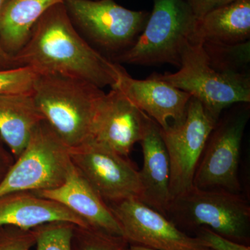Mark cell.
Instances as JSON below:
<instances>
[{
    "mask_svg": "<svg viewBox=\"0 0 250 250\" xmlns=\"http://www.w3.org/2000/svg\"><path fill=\"white\" fill-rule=\"evenodd\" d=\"M16 67L36 74H57L86 81L103 89L116 82V62L94 48L81 35L64 3L49 8L14 56Z\"/></svg>",
    "mask_w": 250,
    "mask_h": 250,
    "instance_id": "obj_1",
    "label": "cell"
},
{
    "mask_svg": "<svg viewBox=\"0 0 250 250\" xmlns=\"http://www.w3.org/2000/svg\"><path fill=\"white\" fill-rule=\"evenodd\" d=\"M104 94L86 81L57 74H36L32 90L44 120L70 148L90 139Z\"/></svg>",
    "mask_w": 250,
    "mask_h": 250,
    "instance_id": "obj_2",
    "label": "cell"
},
{
    "mask_svg": "<svg viewBox=\"0 0 250 250\" xmlns=\"http://www.w3.org/2000/svg\"><path fill=\"white\" fill-rule=\"evenodd\" d=\"M156 78L190 94L216 121L225 108L250 102V76L223 72L210 64L202 44L188 42L178 71Z\"/></svg>",
    "mask_w": 250,
    "mask_h": 250,
    "instance_id": "obj_3",
    "label": "cell"
},
{
    "mask_svg": "<svg viewBox=\"0 0 250 250\" xmlns=\"http://www.w3.org/2000/svg\"><path fill=\"white\" fill-rule=\"evenodd\" d=\"M147 24L134 45L113 62L139 65L169 63L180 67L197 19L184 0H153Z\"/></svg>",
    "mask_w": 250,
    "mask_h": 250,
    "instance_id": "obj_4",
    "label": "cell"
},
{
    "mask_svg": "<svg viewBox=\"0 0 250 250\" xmlns=\"http://www.w3.org/2000/svg\"><path fill=\"white\" fill-rule=\"evenodd\" d=\"M177 227H205L228 239L250 246V207L240 193L193 187L171 200L167 217Z\"/></svg>",
    "mask_w": 250,
    "mask_h": 250,
    "instance_id": "obj_5",
    "label": "cell"
},
{
    "mask_svg": "<svg viewBox=\"0 0 250 250\" xmlns=\"http://www.w3.org/2000/svg\"><path fill=\"white\" fill-rule=\"evenodd\" d=\"M72 166L70 147L44 120L0 184V196L10 192L49 190L63 183Z\"/></svg>",
    "mask_w": 250,
    "mask_h": 250,
    "instance_id": "obj_6",
    "label": "cell"
},
{
    "mask_svg": "<svg viewBox=\"0 0 250 250\" xmlns=\"http://www.w3.org/2000/svg\"><path fill=\"white\" fill-rule=\"evenodd\" d=\"M64 4L77 30L113 59L134 45L150 14L114 0H65Z\"/></svg>",
    "mask_w": 250,
    "mask_h": 250,
    "instance_id": "obj_7",
    "label": "cell"
},
{
    "mask_svg": "<svg viewBox=\"0 0 250 250\" xmlns=\"http://www.w3.org/2000/svg\"><path fill=\"white\" fill-rule=\"evenodd\" d=\"M218 122L192 97L183 122L161 128L170 159L171 200L193 187L197 166Z\"/></svg>",
    "mask_w": 250,
    "mask_h": 250,
    "instance_id": "obj_8",
    "label": "cell"
},
{
    "mask_svg": "<svg viewBox=\"0 0 250 250\" xmlns=\"http://www.w3.org/2000/svg\"><path fill=\"white\" fill-rule=\"evenodd\" d=\"M248 104H241L210 134L194 177L193 187L240 193L238 165L242 139L250 117Z\"/></svg>",
    "mask_w": 250,
    "mask_h": 250,
    "instance_id": "obj_9",
    "label": "cell"
},
{
    "mask_svg": "<svg viewBox=\"0 0 250 250\" xmlns=\"http://www.w3.org/2000/svg\"><path fill=\"white\" fill-rule=\"evenodd\" d=\"M72 164L106 202L141 198L139 171L126 157L92 139L70 148Z\"/></svg>",
    "mask_w": 250,
    "mask_h": 250,
    "instance_id": "obj_10",
    "label": "cell"
},
{
    "mask_svg": "<svg viewBox=\"0 0 250 250\" xmlns=\"http://www.w3.org/2000/svg\"><path fill=\"white\" fill-rule=\"evenodd\" d=\"M129 244L156 250H205L201 241L138 198L107 204Z\"/></svg>",
    "mask_w": 250,
    "mask_h": 250,
    "instance_id": "obj_11",
    "label": "cell"
},
{
    "mask_svg": "<svg viewBox=\"0 0 250 250\" xmlns=\"http://www.w3.org/2000/svg\"><path fill=\"white\" fill-rule=\"evenodd\" d=\"M147 118L121 90L111 88L99 104L90 139L127 157L142 138Z\"/></svg>",
    "mask_w": 250,
    "mask_h": 250,
    "instance_id": "obj_12",
    "label": "cell"
},
{
    "mask_svg": "<svg viewBox=\"0 0 250 250\" xmlns=\"http://www.w3.org/2000/svg\"><path fill=\"white\" fill-rule=\"evenodd\" d=\"M116 82L111 88L121 90L141 111L155 121L161 129L179 124L185 118L190 94L151 75L146 80L130 76L116 62Z\"/></svg>",
    "mask_w": 250,
    "mask_h": 250,
    "instance_id": "obj_13",
    "label": "cell"
},
{
    "mask_svg": "<svg viewBox=\"0 0 250 250\" xmlns=\"http://www.w3.org/2000/svg\"><path fill=\"white\" fill-rule=\"evenodd\" d=\"M140 143L143 155L140 200L167 217L171 202L170 159L161 127L149 116Z\"/></svg>",
    "mask_w": 250,
    "mask_h": 250,
    "instance_id": "obj_14",
    "label": "cell"
},
{
    "mask_svg": "<svg viewBox=\"0 0 250 250\" xmlns=\"http://www.w3.org/2000/svg\"><path fill=\"white\" fill-rule=\"evenodd\" d=\"M32 192L64 206L90 227L123 236L121 227L106 202L73 164L63 183L58 187Z\"/></svg>",
    "mask_w": 250,
    "mask_h": 250,
    "instance_id": "obj_15",
    "label": "cell"
},
{
    "mask_svg": "<svg viewBox=\"0 0 250 250\" xmlns=\"http://www.w3.org/2000/svg\"><path fill=\"white\" fill-rule=\"evenodd\" d=\"M53 222H67L88 227L83 219L58 202L32 191L10 192L0 196V228L14 227L22 230Z\"/></svg>",
    "mask_w": 250,
    "mask_h": 250,
    "instance_id": "obj_16",
    "label": "cell"
},
{
    "mask_svg": "<svg viewBox=\"0 0 250 250\" xmlns=\"http://www.w3.org/2000/svg\"><path fill=\"white\" fill-rule=\"evenodd\" d=\"M250 39V0H233L197 20L190 42L234 45Z\"/></svg>",
    "mask_w": 250,
    "mask_h": 250,
    "instance_id": "obj_17",
    "label": "cell"
},
{
    "mask_svg": "<svg viewBox=\"0 0 250 250\" xmlns=\"http://www.w3.org/2000/svg\"><path fill=\"white\" fill-rule=\"evenodd\" d=\"M44 121L32 93L0 94V137L16 159Z\"/></svg>",
    "mask_w": 250,
    "mask_h": 250,
    "instance_id": "obj_18",
    "label": "cell"
},
{
    "mask_svg": "<svg viewBox=\"0 0 250 250\" xmlns=\"http://www.w3.org/2000/svg\"><path fill=\"white\" fill-rule=\"evenodd\" d=\"M65 0H6L0 14V45L14 57L27 43L33 28L49 8Z\"/></svg>",
    "mask_w": 250,
    "mask_h": 250,
    "instance_id": "obj_19",
    "label": "cell"
},
{
    "mask_svg": "<svg viewBox=\"0 0 250 250\" xmlns=\"http://www.w3.org/2000/svg\"><path fill=\"white\" fill-rule=\"evenodd\" d=\"M210 64L228 73L250 75V41L234 45L202 44Z\"/></svg>",
    "mask_w": 250,
    "mask_h": 250,
    "instance_id": "obj_20",
    "label": "cell"
},
{
    "mask_svg": "<svg viewBox=\"0 0 250 250\" xmlns=\"http://www.w3.org/2000/svg\"><path fill=\"white\" fill-rule=\"evenodd\" d=\"M129 246L123 236L90 226L74 228L72 250H128Z\"/></svg>",
    "mask_w": 250,
    "mask_h": 250,
    "instance_id": "obj_21",
    "label": "cell"
},
{
    "mask_svg": "<svg viewBox=\"0 0 250 250\" xmlns=\"http://www.w3.org/2000/svg\"><path fill=\"white\" fill-rule=\"evenodd\" d=\"M75 227L67 222H53L33 229L35 244L31 250H72Z\"/></svg>",
    "mask_w": 250,
    "mask_h": 250,
    "instance_id": "obj_22",
    "label": "cell"
},
{
    "mask_svg": "<svg viewBox=\"0 0 250 250\" xmlns=\"http://www.w3.org/2000/svg\"><path fill=\"white\" fill-rule=\"evenodd\" d=\"M36 73L28 67L0 70V94L32 93Z\"/></svg>",
    "mask_w": 250,
    "mask_h": 250,
    "instance_id": "obj_23",
    "label": "cell"
},
{
    "mask_svg": "<svg viewBox=\"0 0 250 250\" xmlns=\"http://www.w3.org/2000/svg\"><path fill=\"white\" fill-rule=\"evenodd\" d=\"M35 244L34 230L0 228V250H31Z\"/></svg>",
    "mask_w": 250,
    "mask_h": 250,
    "instance_id": "obj_24",
    "label": "cell"
},
{
    "mask_svg": "<svg viewBox=\"0 0 250 250\" xmlns=\"http://www.w3.org/2000/svg\"><path fill=\"white\" fill-rule=\"evenodd\" d=\"M195 237L211 250H250V246L228 239L210 229L201 227L195 230Z\"/></svg>",
    "mask_w": 250,
    "mask_h": 250,
    "instance_id": "obj_25",
    "label": "cell"
},
{
    "mask_svg": "<svg viewBox=\"0 0 250 250\" xmlns=\"http://www.w3.org/2000/svg\"><path fill=\"white\" fill-rule=\"evenodd\" d=\"M192 10L197 20L217 8L231 2L233 0H184Z\"/></svg>",
    "mask_w": 250,
    "mask_h": 250,
    "instance_id": "obj_26",
    "label": "cell"
},
{
    "mask_svg": "<svg viewBox=\"0 0 250 250\" xmlns=\"http://www.w3.org/2000/svg\"><path fill=\"white\" fill-rule=\"evenodd\" d=\"M15 159L11 152H8L0 144V184L4 181L5 177L14 164Z\"/></svg>",
    "mask_w": 250,
    "mask_h": 250,
    "instance_id": "obj_27",
    "label": "cell"
},
{
    "mask_svg": "<svg viewBox=\"0 0 250 250\" xmlns=\"http://www.w3.org/2000/svg\"><path fill=\"white\" fill-rule=\"evenodd\" d=\"M6 0H0V14ZM14 57L6 53L0 45V70L16 67Z\"/></svg>",
    "mask_w": 250,
    "mask_h": 250,
    "instance_id": "obj_28",
    "label": "cell"
},
{
    "mask_svg": "<svg viewBox=\"0 0 250 250\" xmlns=\"http://www.w3.org/2000/svg\"><path fill=\"white\" fill-rule=\"evenodd\" d=\"M128 250H156L147 247L139 246V245L129 244Z\"/></svg>",
    "mask_w": 250,
    "mask_h": 250,
    "instance_id": "obj_29",
    "label": "cell"
},
{
    "mask_svg": "<svg viewBox=\"0 0 250 250\" xmlns=\"http://www.w3.org/2000/svg\"><path fill=\"white\" fill-rule=\"evenodd\" d=\"M205 250H210V249H208V248H207V249H206Z\"/></svg>",
    "mask_w": 250,
    "mask_h": 250,
    "instance_id": "obj_30",
    "label": "cell"
}]
</instances>
